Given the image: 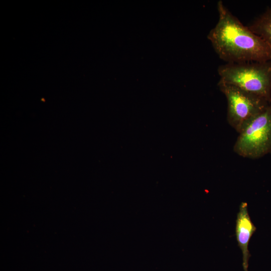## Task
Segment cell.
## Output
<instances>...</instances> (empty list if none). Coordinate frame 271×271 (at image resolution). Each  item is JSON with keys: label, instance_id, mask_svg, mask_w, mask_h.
I'll return each instance as SVG.
<instances>
[{"label": "cell", "instance_id": "cell-6", "mask_svg": "<svg viewBox=\"0 0 271 271\" xmlns=\"http://www.w3.org/2000/svg\"><path fill=\"white\" fill-rule=\"evenodd\" d=\"M247 27L271 47V7H268Z\"/></svg>", "mask_w": 271, "mask_h": 271}, {"label": "cell", "instance_id": "cell-2", "mask_svg": "<svg viewBox=\"0 0 271 271\" xmlns=\"http://www.w3.org/2000/svg\"><path fill=\"white\" fill-rule=\"evenodd\" d=\"M220 80L261 96L271 103V60L225 63L217 69Z\"/></svg>", "mask_w": 271, "mask_h": 271}, {"label": "cell", "instance_id": "cell-5", "mask_svg": "<svg viewBox=\"0 0 271 271\" xmlns=\"http://www.w3.org/2000/svg\"><path fill=\"white\" fill-rule=\"evenodd\" d=\"M256 229L249 214L247 203L241 202L237 214L235 231L238 246L242 253L245 271H247L248 261L250 256L249 242Z\"/></svg>", "mask_w": 271, "mask_h": 271}, {"label": "cell", "instance_id": "cell-4", "mask_svg": "<svg viewBox=\"0 0 271 271\" xmlns=\"http://www.w3.org/2000/svg\"><path fill=\"white\" fill-rule=\"evenodd\" d=\"M233 151L251 159L271 154V104L239 133Z\"/></svg>", "mask_w": 271, "mask_h": 271}, {"label": "cell", "instance_id": "cell-1", "mask_svg": "<svg viewBox=\"0 0 271 271\" xmlns=\"http://www.w3.org/2000/svg\"><path fill=\"white\" fill-rule=\"evenodd\" d=\"M218 20L207 38L227 63L271 60V47L233 15L223 2L217 3Z\"/></svg>", "mask_w": 271, "mask_h": 271}, {"label": "cell", "instance_id": "cell-3", "mask_svg": "<svg viewBox=\"0 0 271 271\" xmlns=\"http://www.w3.org/2000/svg\"><path fill=\"white\" fill-rule=\"evenodd\" d=\"M217 86L227 102V120L238 133L270 102L264 98L219 80Z\"/></svg>", "mask_w": 271, "mask_h": 271}]
</instances>
